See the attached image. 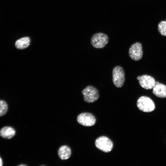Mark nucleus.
<instances>
[{"label": "nucleus", "mask_w": 166, "mask_h": 166, "mask_svg": "<svg viewBox=\"0 0 166 166\" xmlns=\"http://www.w3.org/2000/svg\"><path fill=\"white\" fill-rule=\"evenodd\" d=\"M84 101L88 103L94 102L99 97V93L97 88L91 85H88L82 91Z\"/></svg>", "instance_id": "nucleus-1"}, {"label": "nucleus", "mask_w": 166, "mask_h": 166, "mask_svg": "<svg viewBox=\"0 0 166 166\" xmlns=\"http://www.w3.org/2000/svg\"><path fill=\"white\" fill-rule=\"evenodd\" d=\"M137 106L140 110L145 112H151L155 108L153 101L150 98L146 96H142L138 98Z\"/></svg>", "instance_id": "nucleus-2"}, {"label": "nucleus", "mask_w": 166, "mask_h": 166, "mask_svg": "<svg viewBox=\"0 0 166 166\" xmlns=\"http://www.w3.org/2000/svg\"><path fill=\"white\" fill-rule=\"evenodd\" d=\"M108 37L105 34L98 33L94 34L92 37L91 44L95 48L101 49L105 47L108 43Z\"/></svg>", "instance_id": "nucleus-3"}, {"label": "nucleus", "mask_w": 166, "mask_h": 166, "mask_svg": "<svg viewBox=\"0 0 166 166\" xmlns=\"http://www.w3.org/2000/svg\"><path fill=\"white\" fill-rule=\"evenodd\" d=\"M112 79L114 85L117 88H121L125 81L124 73L123 68L119 66H115L113 69Z\"/></svg>", "instance_id": "nucleus-4"}, {"label": "nucleus", "mask_w": 166, "mask_h": 166, "mask_svg": "<svg viewBox=\"0 0 166 166\" xmlns=\"http://www.w3.org/2000/svg\"><path fill=\"white\" fill-rule=\"evenodd\" d=\"M95 144L98 149L105 152H110L113 147L112 142L105 136H101L97 138L95 140Z\"/></svg>", "instance_id": "nucleus-5"}, {"label": "nucleus", "mask_w": 166, "mask_h": 166, "mask_svg": "<svg viewBox=\"0 0 166 166\" xmlns=\"http://www.w3.org/2000/svg\"><path fill=\"white\" fill-rule=\"evenodd\" d=\"M77 120L80 124L85 126H91L95 124L96 122L95 117L91 113H84L79 114Z\"/></svg>", "instance_id": "nucleus-6"}, {"label": "nucleus", "mask_w": 166, "mask_h": 166, "mask_svg": "<svg viewBox=\"0 0 166 166\" xmlns=\"http://www.w3.org/2000/svg\"><path fill=\"white\" fill-rule=\"evenodd\" d=\"M143 54L142 45L139 42H136L132 44L129 49V56L134 61L140 60L142 57Z\"/></svg>", "instance_id": "nucleus-7"}, {"label": "nucleus", "mask_w": 166, "mask_h": 166, "mask_svg": "<svg viewBox=\"0 0 166 166\" xmlns=\"http://www.w3.org/2000/svg\"><path fill=\"white\" fill-rule=\"evenodd\" d=\"M136 78L139 81L140 85L144 89H151L155 85V80L153 77L150 76L144 75L141 76H138Z\"/></svg>", "instance_id": "nucleus-8"}, {"label": "nucleus", "mask_w": 166, "mask_h": 166, "mask_svg": "<svg viewBox=\"0 0 166 166\" xmlns=\"http://www.w3.org/2000/svg\"><path fill=\"white\" fill-rule=\"evenodd\" d=\"M153 93L156 97L160 98L166 97V86L160 83L158 81H156L155 85L153 88Z\"/></svg>", "instance_id": "nucleus-9"}, {"label": "nucleus", "mask_w": 166, "mask_h": 166, "mask_svg": "<svg viewBox=\"0 0 166 166\" xmlns=\"http://www.w3.org/2000/svg\"><path fill=\"white\" fill-rule=\"evenodd\" d=\"M15 134V130L10 126H5L0 130V136L5 139H10L12 138Z\"/></svg>", "instance_id": "nucleus-10"}, {"label": "nucleus", "mask_w": 166, "mask_h": 166, "mask_svg": "<svg viewBox=\"0 0 166 166\" xmlns=\"http://www.w3.org/2000/svg\"><path fill=\"white\" fill-rule=\"evenodd\" d=\"M58 153L61 159L65 160L68 159L70 157L71 152L69 147L66 145H63L59 148Z\"/></svg>", "instance_id": "nucleus-11"}, {"label": "nucleus", "mask_w": 166, "mask_h": 166, "mask_svg": "<svg viewBox=\"0 0 166 166\" xmlns=\"http://www.w3.org/2000/svg\"><path fill=\"white\" fill-rule=\"evenodd\" d=\"M30 43V40L28 37H25L17 40L15 43V46L19 49H23L28 47Z\"/></svg>", "instance_id": "nucleus-12"}, {"label": "nucleus", "mask_w": 166, "mask_h": 166, "mask_svg": "<svg viewBox=\"0 0 166 166\" xmlns=\"http://www.w3.org/2000/svg\"><path fill=\"white\" fill-rule=\"evenodd\" d=\"M8 105L4 100H0V117L4 115L7 112Z\"/></svg>", "instance_id": "nucleus-13"}, {"label": "nucleus", "mask_w": 166, "mask_h": 166, "mask_svg": "<svg viewBox=\"0 0 166 166\" xmlns=\"http://www.w3.org/2000/svg\"><path fill=\"white\" fill-rule=\"evenodd\" d=\"M158 30L161 35L166 36V21L160 22L158 26Z\"/></svg>", "instance_id": "nucleus-14"}, {"label": "nucleus", "mask_w": 166, "mask_h": 166, "mask_svg": "<svg viewBox=\"0 0 166 166\" xmlns=\"http://www.w3.org/2000/svg\"><path fill=\"white\" fill-rule=\"evenodd\" d=\"M3 164L2 161L1 157H0V166H2Z\"/></svg>", "instance_id": "nucleus-15"}, {"label": "nucleus", "mask_w": 166, "mask_h": 166, "mask_svg": "<svg viewBox=\"0 0 166 166\" xmlns=\"http://www.w3.org/2000/svg\"><path fill=\"white\" fill-rule=\"evenodd\" d=\"M26 165H24V164H20V165H19L18 166H26Z\"/></svg>", "instance_id": "nucleus-16"}]
</instances>
